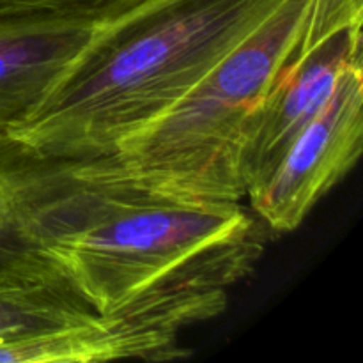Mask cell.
Returning a JSON list of instances; mask_svg holds the SVG:
<instances>
[{
    "mask_svg": "<svg viewBox=\"0 0 363 363\" xmlns=\"http://www.w3.org/2000/svg\"><path fill=\"white\" fill-rule=\"evenodd\" d=\"M21 233L98 315L160 293L229 291L264 252L241 202L138 186L101 160L66 162Z\"/></svg>",
    "mask_w": 363,
    "mask_h": 363,
    "instance_id": "6da1fadb",
    "label": "cell"
},
{
    "mask_svg": "<svg viewBox=\"0 0 363 363\" xmlns=\"http://www.w3.org/2000/svg\"><path fill=\"white\" fill-rule=\"evenodd\" d=\"M286 0H151L98 28L9 133L59 162L105 158L183 99Z\"/></svg>",
    "mask_w": 363,
    "mask_h": 363,
    "instance_id": "7a4b0ae2",
    "label": "cell"
},
{
    "mask_svg": "<svg viewBox=\"0 0 363 363\" xmlns=\"http://www.w3.org/2000/svg\"><path fill=\"white\" fill-rule=\"evenodd\" d=\"M311 7L312 0H286L172 108L99 160L138 186L243 201L248 123L296 45Z\"/></svg>",
    "mask_w": 363,
    "mask_h": 363,
    "instance_id": "3957f363",
    "label": "cell"
},
{
    "mask_svg": "<svg viewBox=\"0 0 363 363\" xmlns=\"http://www.w3.org/2000/svg\"><path fill=\"white\" fill-rule=\"evenodd\" d=\"M227 301L225 289L152 294L110 315H96L43 335L2 342L0 363L179 360L190 354L179 344V333L194 323L222 314Z\"/></svg>",
    "mask_w": 363,
    "mask_h": 363,
    "instance_id": "277c9868",
    "label": "cell"
},
{
    "mask_svg": "<svg viewBox=\"0 0 363 363\" xmlns=\"http://www.w3.org/2000/svg\"><path fill=\"white\" fill-rule=\"evenodd\" d=\"M363 62L344 71L325 108L296 135L268 179L248 194L255 215L273 233L298 229L360 158Z\"/></svg>",
    "mask_w": 363,
    "mask_h": 363,
    "instance_id": "5b68a950",
    "label": "cell"
},
{
    "mask_svg": "<svg viewBox=\"0 0 363 363\" xmlns=\"http://www.w3.org/2000/svg\"><path fill=\"white\" fill-rule=\"evenodd\" d=\"M94 32L0 34V137L30 116Z\"/></svg>",
    "mask_w": 363,
    "mask_h": 363,
    "instance_id": "8992f818",
    "label": "cell"
},
{
    "mask_svg": "<svg viewBox=\"0 0 363 363\" xmlns=\"http://www.w3.org/2000/svg\"><path fill=\"white\" fill-rule=\"evenodd\" d=\"M66 162L35 155L9 135L0 137V275L38 252L21 233L25 218Z\"/></svg>",
    "mask_w": 363,
    "mask_h": 363,
    "instance_id": "52a82bcc",
    "label": "cell"
},
{
    "mask_svg": "<svg viewBox=\"0 0 363 363\" xmlns=\"http://www.w3.org/2000/svg\"><path fill=\"white\" fill-rule=\"evenodd\" d=\"M151 0H0V34L98 30Z\"/></svg>",
    "mask_w": 363,
    "mask_h": 363,
    "instance_id": "ba28073f",
    "label": "cell"
}]
</instances>
